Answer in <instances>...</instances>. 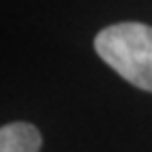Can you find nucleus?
<instances>
[{"mask_svg": "<svg viewBox=\"0 0 152 152\" xmlns=\"http://www.w3.org/2000/svg\"><path fill=\"white\" fill-rule=\"evenodd\" d=\"M95 51L131 85L152 93V26L123 21L95 36Z\"/></svg>", "mask_w": 152, "mask_h": 152, "instance_id": "f257e3e1", "label": "nucleus"}, {"mask_svg": "<svg viewBox=\"0 0 152 152\" xmlns=\"http://www.w3.org/2000/svg\"><path fill=\"white\" fill-rule=\"evenodd\" d=\"M42 135L30 123H9L0 127V152H40Z\"/></svg>", "mask_w": 152, "mask_h": 152, "instance_id": "f03ea898", "label": "nucleus"}]
</instances>
